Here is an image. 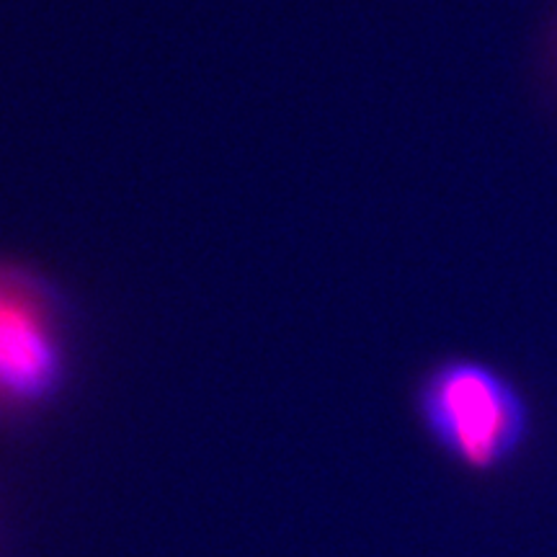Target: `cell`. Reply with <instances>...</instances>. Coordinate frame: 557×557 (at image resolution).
<instances>
[{"label": "cell", "mask_w": 557, "mask_h": 557, "mask_svg": "<svg viewBox=\"0 0 557 557\" xmlns=\"http://www.w3.org/2000/svg\"><path fill=\"white\" fill-rule=\"evenodd\" d=\"M418 413L442 449L487 470L513 455L527 431V406L513 382L478 359H444L418 385Z\"/></svg>", "instance_id": "6da1fadb"}, {"label": "cell", "mask_w": 557, "mask_h": 557, "mask_svg": "<svg viewBox=\"0 0 557 557\" xmlns=\"http://www.w3.org/2000/svg\"><path fill=\"white\" fill-rule=\"evenodd\" d=\"M67 369V297L39 271L0 263V406H45Z\"/></svg>", "instance_id": "7a4b0ae2"}, {"label": "cell", "mask_w": 557, "mask_h": 557, "mask_svg": "<svg viewBox=\"0 0 557 557\" xmlns=\"http://www.w3.org/2000/svg\"><path fill=\"white\" fill-rule=\"evenodd\" d=\"M540 78L549 99L557 103V11L547 21L540 39Z\"/></svg>", "instance_id": "3957f363"}]
</instances>
